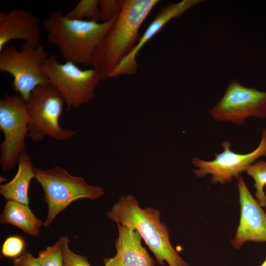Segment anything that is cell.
Instances as JSON below:
<instances>
[{
	"instance_id": "cell-1",
	"label": "cell",
	"mask_w": 266,
	"mask_h": 266,
	"mask_svg": "<svg viewBox=\"0 0 266 266\" xmlns=\"http://www.w3.org/2000/svg\"><path fill=\"white\" fill-rule=\"evenodd\" d=\"M158 0H121L120 10L110 29L93 53L91 65L101 80L110 78L118 64L132 51L142 23Z\"/></svg>"
},
{
	"instance_id": "cell-2",
	"label": "cell",
	"mask_w": 266,
	"mask_h": 266,
	"mask_svg": "<svg viewBox=\"0 0 266 266\" xmlns=\"http://www.w3.org/2000/svg\"><path fill=\"white\" fill-rule=\"evenodd\" d=\"M118 13L100 23L70 19L56 10L42 24L47 33L48 42L58 48L66 61L88 66L91 65L94 52L113 25Z\"/></svg>"
},
{
	"instance_id": "cell-3",
	"label": "cell",
	"mask_w": 266,
	"mask_h": 266,
	"mask_svg": "<svg viewBox=\"0 0 266 266\" xmlns=\"http://www.w3.org/2000/svg\"><path fill=\"white\" fill-rule=\"evenodd\" d=\"M160 216L156 208H141L131 195L120 197L107 213L109 220L138 232L159 265L166 262L169 266H190L172 246L168 229Z\"/></svg>"
},
{
	"instance_id": "cell-4",
	"label": "cell",
	"mask_w": 266,
	"mask_h": 266,
	"mask_svg": "<svg viewBox=\"0 0 266 266\" xmlns=\"http://www.w3.org/2000/svg\"><path fill=\"white\" fill-rule=\"evenodd\" d=\"M35 174L47 205L46 227L72 202L82 199L95 200L104 194L101 187L89 184L82 177L72 175L60 166L47 169L35 167Z\"/></svg>"
},
{
	"instance_id": "cell-5",
	"label": "cell",
	"mask_w": 266,
	"mask_h": 266,
	"mask_svg": "<svg viewBox=\"0 0 266 266\" xmlns=\"http://www.w3.org/2000/svg\"><path fill=\"white\" fill-rule=\"evenodd\" d=\"M26 103L30 117L27 137L32 141H41L46 136L57 141H66L77 133V131L60 126L59 119L65 101L59 91L49 83L36 87Z\"/></svg>"
},
{
	"instance_id": "cell-6",
	"label": "cell",
	"mask_w": 266,
	"mask_h": 266,
	"mask_svg": "<svg viewBox=\"0 0 266 266\" xmlns=\"http://www.w3.org/2000/svg\"><path fill=\"white\" fill-rule=\"evenodd\" d=\"M49 56L42 45H6L0 52V71L12 76L13 90L27 101L36 87L49 83L42 66Z\"/></svg>"
},
{
	"instance_id": "cell-7",
	"label": "cell",
	"mask_w": 266,
	"mask_h": 266,
	"mask_svg": "<svg viewBox=\"0 0 266 266\" xmlns=\"http://www.w3.org/2000/svg\"><path fill=\"white\" fill-rule=\"evenodd\" d=\"M42 69L49 83L63 96L68 111L92 100L101 81L93 67L82 69L69 61L60 64L55 55L49 56Z\"/></svg>"
},
{
	"instance_id": "cell-8",
	"label": "cell",
	"mask_w": 266,
	"mask_h": 266,
	"mask_svg": "<svg viewBox=\"0 0 266 266\" xmlns=\"http://www.w3.org/2000/svg\"><path fill=\"white\" fill-rule=\"evenodd\" d=\"M29 121L26 101L17 94H5L0 100V130L4 134L0 164L3 171L13 169L20 156L27 153Z\"/></svg>"
},
{
	"instance_id": "cell-9",
	"label": "cell",
	"mask_w": 266,
	"mask_h": 266,
	"mask_svg": "<svg viewBox=\"0 0 266 266\" xmlns=\"http://www.w3.org/2000/svg\"><path fill=\"white\" fill-rule=\"evenodd\" d=\"M211 117L220 121H230L242 126L246 118H266V91L243 86L232 80L224 95L209 110Z\"/></svg>"
},
{
	"instance_id": "cell-10",
	"label": "cell",
	"mask_w": 266,
	"mask_h": 266,
	"mask_svg": "<svg viewBox=\"0 0 266 266\" xmlns=\"http://www.w3.org/2000/svg\"><path fill=\"white\" fill-rule=\"evenodd\" d=\"M231 143L225 140L222 143L223 151L215 154V159L204 161L198 158L192 162L197 168L193 170L196 176L202 177L208 174L211 175L213 183L224 184L231 182L233 178H238L240 174L262 157H266V129H262V136L258 146L247 154H238L231 150Z\"/></svg>"
},
{
	"instance_id": "cell-11",
	"label": "cell",
	"mask_w": 266,
	"mask_h": 266,
	"mask_svg": "<svg viewBox=\"0 0 266 266\" xmlns=\"http://www.w3.org/2000/svg\"><path fill=\"white\" fill-rule=\"evenodd\" d=\"M237 179L240 215L231 244L239 249L247 241L266 242V213L251 195L242 176Z\"/></svg>"
},
{
	"instance_id": "cell-12",
	"label": "cell",
	"mask_w": 266,
	"mask_h": 266,
	"mask_svg": "<svg viewBox=\"0 0 266 266\" xmlns=\"http://www.w3.org/2000/svg\"><path fill=\"white\" fill-rule=\"evenodd\" d=\"M203 1L201 0H183L177 3L168 4L163 7L143 34L140 36L134 48L114 69L110 78L135 74L138 68L136 58L146 43L170 21L180 17L193 6Z\"/></svg>"
},
{
	"instance_id": "cell-13",
	"label": "cell",
	"mask_w": 266,
	"mask_h": 266,
	"mask_svg": "<svg viewBox=\"0 0 266 266\" xmlns=\"http://www.w3.org/2000/svg\"><path fill=\"white\" fill-rule=\"evenodd\" d=\"M20 39L35 46L41 44L38 18L30 12L15 8L0 11V52L10 41Z\"/></svg>"
},
{
	"instance_id": "cell-14",
	"label": "cell",
	"mask_w": 266,
	"mask_h": 266,
	"mask_svg": "<svg viewBox=\"0 0 266 266\" xmlns=\"http://www.w3.org/2000/svg\"><path fill=\"white\" fill-rule=\"evenodd\" d=\"M118 236L115 241L114 256L129 266H155V262L142 245V238L135 230L117 224Z\"/></svg>"
},
{
	"instance_id": "cell-15",
	"label": "cell",
	"mask_w": 266,
	"mask_h": 266,
	"mask_svg": "<svg viewBox=\"0 0 266 266\" xmlns=\"http://www.w3.org/2000/svg\"><path fill=\"white\" fill-rule=\"evenodd\" d=\"M31 156L27 153L20 156L18 170L8 182L1 184L0 194L6 201L12 200L29 205V190L32 180L35 178V167Z\"/></svg>"
},
{
	"instance_id": "cell-16",
	"label": "cell",
	"mask_w": 266,
	"mask_h": 266,
	"mask_svg": "<svg viewBox=\"0 0 266 266\" xmlns=\"http://www.w3.org/2000/svg\"><path fill=\"white\" fill-rule=\"evenodd\" d=\"M0 222L14 226L34 237L38 236L40 228L44 226V222L36 217L29 205L12 200L6 201L0 215Z\"/></svg>"
},
{
	"instance_id": "cell-17",
	"label": "cell",
	"mask_w": 266,
	"mask_h": 266,
	"mask_svg": "<svg viewBox=\"0 0 266 266\" xmlns=\"http://www.w3.org/2000/svg\"><path fill=\"white\" fill-rule=\"evenodd\" d=\"M67 18L99 22L101 19L99 0H80L74 7L65 14Z\"/></svg>"
},
{
	"instance_id": "cell-18",
	"label": "cell",
	"mask_w": 266,
	"mask_h": 266,
	"mask_svg": "<svg viewBox=\"0 0 266 266\" xmlns=\"http://www.w3.org/2000/svg\"><path fill=\"white\" fill-rule=\"evenodd\" d=\"M246 172L254 181L255 196L257 200L262 207H266V196L264 191L266 185V161L254 163L247 169Z\"/></svg>"
},
{
	"instance_id": "cell-19",
	"label": "cell",
	"mask_w": 266,
	"mask_h": 266,
	"mask_svg": "<svg viewBox=\"0 0 266 266\" xmlns=\"http://www.w3.org/2000/svg\"><path fill=\"white\" fill-rule=\"evenodd\" d=\"M66 235L39 252L37 257L41 266H64L63 246Z\"/></svg>"
},
{
	"instance_id": "cell-20",
	"label": "cell",
	"mask_w": 266,
	"mask_h": 266,
	"mask_svg": "<svg viewBox=\"0 0 266 266\" xmlns=\"http://www.w3.org/2000/svg\"><path fill=\"white\" fill-rule=\"evenodd\" d=\"M26 242L19 235H11L3 241L1 249L2 256L5 258L15 259L25 251Z\"/></svg>"
},
{
	"instance_id": "cell-21",
	"label": "cell",
	"mask_w": 266,
	"mask_h": 266,
	"mask_svg": "<svg viewBox=\"0 0 266 266\" xmlns=\"http://www.w3.org/2000/svg\"><path fill=\"white\" fill-rule=\"evenodd\" d=\"M69 242L66 236L63 246L64 266H91L85 256L76 254L70 249Z\"/></svg>"
},
{
	"instance_id": "cell-22",
	"label": "cell",
	"mask_w": 266,
	"mask_h": 266,
	"mask_svg": "<svg viewBox=\"0 0 266 266\" xmlns=\"http://www.w3.org/2000/svg\"><path fill=\"white\" fill-rule=\"evenodd\" d=\"M99 8L101 19L103 22L107 21L119 12L121 0H100Z\"/></svg>"
},
{
	"instance_id": "cell-23",
	"label": "cell",
	"mask_w": 266,
	"mask_h": 266,
	"mask_svg": "<svg viewBox=\"0 0 266 266\" xmlns=\"http://www.w3.org/2000/svg\"><path fill=\"white\" fill-rule=\"evenodd\" d=\"M14 266H41L37 257H34L32 254L25 251L18 258L14 259Z\"/></svg>"
},
{
	"instance_id": "cell-24",
	"label": "cell",
	"mask_w": 266,
	"mask_h": 266,
	"mask_svg": "<svg viewBox=\"0 0 266 266\" xmlns=\"http://www.w3.org/2000/svg\"><path fill=\"white\" fill-rule=\"evenodd\" d=\"M104 265V266H129L122 263L115 257L105 259Z\"/></svg>"
},
{
	"instance_id": "cell-25",
	"label": "cell",
	"mask_w": 266,
	"mask_h": 266,
	"mask_svg": "<svg viewBox=\"0 0 266 266\" xmlns=\"http://www.w3.org/2000/svg\"><path fill=\"white\" fill-rule=\"evenodd\" d=\"M260 266H266V259Z\"/></svg>"
}]
</instances>
